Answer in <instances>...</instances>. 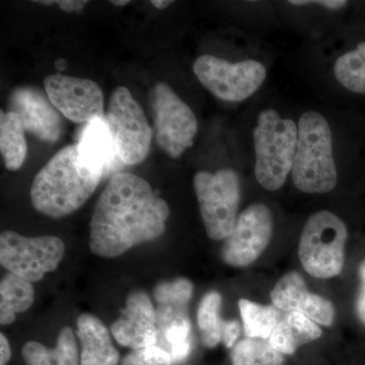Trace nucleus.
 Returning <instances> with one entry per match:
<instances>
[{
    "label": "nucleus",
    "mask_w": 365,
    "mask_h": 365,
    "mask_svg": "<svg viewBox=\"0 0 365 365\" xmlns=\"http://www.w3.org/2000/svg\"><path fill=\"white\" fill-rule=\"evenodd\" d=\"M170 207L143 178L113 175L98 197L90 223L91 253L116 258L165 232Z\"/></svg>",
    "instance_id": "f257e3e1"
},
{
    "label": "nucleus",
    "mask_w": 365,
    "mask_h": 365,
    "mask_svg": "<svg viewBox=\"0 0 365 365\" xmlns=\"http://www.w3.org/2000/svg\"><path fill=\"white\" fill-rule=\"evenodd\" d=\"M103 178L79 163L76 144L66 146L36 175L31 188L34 208L49 217H66L91 198Z\"/></svg>",
    "instance_id": "f03ea898"
},
{
    "label": "nucleus",
    "mask_w": 365,
    "mask_h": 365,
    "mask_svg": "<svg viewBox=\"0 0 365 365\" xmlns=\"http://www.w3.org/2000/svg\"><path fill=\"white\" fill-rule=\"evenodd\" d=\"M299 139L292 167V181L299 191L325 194L338 182L337 167L333 155L330 124L316 111L304 112L299 118Z\"/></svg>",
    "instance_id": "7ed1b4c3"
},
{
    "label": "nucleus",
    "mask_w": 365,
    "mask_h": 365,
    "mask_svg": "<svg viewBox=\"0 0 365 365\" xmlns=\"http://www.w3.org/2000/svg\"><path fill=\"white\" fill-rule=\"evenodd\" d=\"M255 177L268 191L283 187L294 167L299 128L294 120L266 109L259 114L253 132Z\"/></svg>",
    "instance_id": "20e7f679"
},
{
    "label": "nucleus",
    "mask_w": 365,
    "mask_h": 365,
    "mask_svg": "<svg viewBox=\"0 0 365 365\" xmlns=\"http://www.w3.org/2000/svg\"><path fill=\"white\" fill-rule=\"evenodd\" d=\"M348 230L345 222L328 210L309 216L300 235L299 257L302 267L316 278L335 277L342 271Z\"/></svg>",
    "instance_id": "39448f33"
},
{
    "label": "nucleus",
    "mask_w": 365,
    "mask_h": 365,
    "mask_svg": "<svg viewBox=\"0 0 365 365\" xmlns=\"http://www.w3.org/2000/svg\"><path fill=\"white\" fill-rule=\"evenodd\" d=\"M194 189L206 234L215 241L227 239L237 223L241 182L232 169L197 173Z\"/></svg>",
    "instance_id": "423d86ee"
},
{
    "label": "nucleus",
    "mask_w": 365,
    "mask_h": 365,
    "mask_svg": "<svg viewBox=\"0 0 365 365\" xmlns=\"http://www.w3.org/2000/svg\"><path fill=\"white\" fill-rule=\"evenodd\" d=\"M105 121L120 162L127 165L143 162L150 151L153 129L128 88L118 86L113 91Z\"/></svg>",
    "instance_id": "0eeeda50"
},
{
    "label": "nucleus",
    "mask_w": 365,
    "mask_h": 365,
    "mask_svg": "<svg viewBox=\"0 0 365 365\" xmlns=\"http://www.w3.org/2000/svg\"><path fill=\"white\" fill-rule=\"evenodd\" d=\"M64 255L66 245L57 237H26L11 230L0 235L2 267L32 283L56 270Z\"/></svg>",
    "instance_id": "6e6552de"
},
{
    "label": "nucleus",
    "mask_w": 365,
    "mask_h": 365,
    "mask_svg": "<svg viewBox=\"0 0 365 365\" xmlns=\"http://www.w3.org/2000/svg\"><path fill=\"white\" fill-rule=\"evenodd\" d=\"M194 73L212 95L225 102H242L265 81L266 67L257 60L230 62L213 55H201L193 64Z\"/></svg>",
    "instance_id": "1a4fd4ad"
},
{
    "label": "nucleus",
    "mask_w": 365,
    "mask_h": 365,
    "mask_svg": "<svg viewBox=\"0 0 365 365\" xmlns=\"http://www.w3.org/2000/svg\"><path fill=\"white\" fill-rule=\"evenodd\" d=\"M157 143L172 158L194 144L198 122L194 112L167 83H158L151 95Z\"/></svg>",
    "instance_id": "9d476101"
},
{
    "label": "nucleus",
    "mask_w": 365,
    "mask_h": 365,
    "mask_svg": "<svg viewBox=\"0 0 365 365\" xmlns=\"http://www.w3.org/2000/svg\"><path fill=\"white\" fill-rule=\"evenodd\" d=\"M273 234V217L265 204H252L237 217L222 250V259L232 267H247L263 254Z\"/></svg>",
    "instance_id": "9b49d317"
},
{
    "label": "nucleus",
    "mask_w": 365,
    "mask_h": 365,
    "mask_svg": "<svg viewBox=\"0 0 365 365\" xmlns=\"http://www.w3.org/2000/svg\"><path fill=\"white\" fill-rule=\"evenodd\" d=\"M46 93L53 106L74 123H90L105 119L104 93L95 81L64 74L44 79Z\"/></svg>",
    "instance_id": "f8f14e48"
},
{
    "label": "nucleus",
    "mask_w": 365,
    "mask_h": 365,
    "mask_svg": "<svg viewBox=\"0 0 365 365\" xmlns=\"http://www.w3.org/2000/svg\"><path fill=\"white\" fill-rule=\"evenodd\" d=\"M111 333L120 345L133 350L157 346V312L150 295L143 290L131 292L121 316L112 324Z\"/></svg>",
    "instance_id": "ddd939ff"
},
{
    "label": "nucleus",
    "mask_w": 365,
    "mask_h": 365,
    "mask_svg": "<svg viewBox=\"0 0 365 365\" xmlns=\"http://www.w3.org/2000/svg\"><path fill=\"white\" fill-rule=\"evenodd\" d=\"M9 111L16 113L25 130L45 143H54L63 134V120L47 93L32 86H21L11 93Z\"/></svg>",
    "instance_id": "4468645a"
},
{
    "label": "nucleus",
    "mask_w": 365,
    "mask_h": 365,
    "mask_svg": "<svg viewBox=\"0 0 365 365\" xmlns=\"http://www.w3.org/2000/svg\"><path fill=\"white\" fill-rule=\"evenodd\" d=\"M76 150L79 163L103 177L114 169L119 160L105 119H96L86 125L76 143Z\"/></svg>",
    "instance_id": "2eb2a0df"
},
{
    "label": "nucleus",
    "mask_w": 365,
    "mask_h": 365,
    "mask_svg": "<svg viewBox=\"0 0 365 365\" xmlns=\"http://www.w3.org/2000/svg\"><path fill=\"white\" fill-rule=\"evenodd\" d=\"M78 337L81 342V365H117L120 354L105 324L91 314L78 317Z\"/></svg>",
    "instance_id": "dca6fc26"
},
{
    "label": "nucleus",
    "mask_w": 365,
    "mask_h": 365,
    "mask_svg": "<svg viewBox=\"0 0 365 365\" xmlns=\"http://www.w3.org/2000/svg\"><path fill=\"white\" fill-rule=\"evenodd\" d=\"M193 295V284L187 278L163 281L153 288V299L157 302L158 334L180 322L188 321V304Z\"/></svg>",
    "instance_id": "f3484780"
},
{
    "label": "nucleus",
    "mask_w": 365,
    "mask_h": 365,
    "mask_svg": "<svg viewBox=\"0 0 365 365\" xmlns=\"http://www.w3.org/2000/svg\"><path fill=\"white\" fill-rule=\"evenodd\" d=\"M321 328L299 312L288 313L280 319L268 341L274 349L283 355L294 354L300 346L318 340Z\"/></svg>",
    "instance_id": "a211bd4d"
},
{
    "label": "nucleus",
    "mask_w": 365,
    "mask_h": 365,
    "mask_svg": "<svg viewBox=\"0 0 365 365\" xmlns=\"http://www.w3.org/2000/svg\"><path fill=\"white\" fill-rule=\"evenodd\" d=\"M21 356L26 365H81L76 335L71 327H64L60 331L53 349L36 341H29L23 346Z\"/></svg>",
    "instance_id": "6ab92c4d"
},
{
    "label": "nucleus",
    "mask_w": 365,
    "mask_h": 365,
    "mask_svg": "<svg viewBox=\"0 0 365 365\" xmlns=\"http://www.w3.org/2000/svg\"><path fill=\"white\" fill-rule=\"evenodd\" d=\"M35 300L32 282L7 273L0 282V324L11 325L16 314L28 311Z\"/></svg>",
    "instance_id": "aec40b11"
},
{
    "label": "nucleus",
    "mask_w": 365,
    "mask_h": 365,
    "mask_svg": "<svg viewBox=\"0 0 365 365\" xmlns=\"http://www.w3.org/2000/svg\"><path fill=\"white\" fill-rule=\"evenodd\" d=\"M0 151L6 169L14 172L25 162L28 144L25 127L16 113L0 112Z\"/></svg>",
    "instance_id": "412c9836"
},
{
    "label": "nucleus",
    "mask_w": 365,
    "mask_h": 365,
    "mask_svg": "<svg viewBox=\"0 0 365 365\" xmlns=\"http://www.w3.org/2000/svg\"><path fill=\"white\" fill-rule=\"evenodd\" d=\"M245 336L268 340L280 321V309L274 306H262L246 299L239 300Z\"/></svg>",
    "instance_id": "4be33fe9"
},
{
    "label": "nucleus",
    "mask_w": 365,
    "mask_h": 365,
    "mask_svg": "<svg viewBox=\"0 0 365 365\" xmlns=\"http://www.w3.org/2000/svg\"><path fill=\"white\" fill-rule=\"evenodd\" d=\"M311 294L304 277L299 272L292 271L278 280L270 297L273 306L280 311L302 313V307Z\"/></svg>",
    "instance_id": "5701e85b"
},
{
    "label": "nucleus",
    "mask_w": 365,
    "mask_h": 365,
    "mask_svg": "<svg viewBox=\"0 0 365 365\" xmlns=\"http://www.w3.org/2000/svg\"><path fill=\"white\" fill-rule=\"evenodd\" d=\"M334 76L346 90L365 95V42L341 55L334 64Z\"/></svg>",
    "instance_id": "b1692460"
},
{
    "label": "nucleus",
    "mask_w": 365,
    "mask_h": 365,
    "mask_svg": "<svg viewBox=\"0 0 365 365\" xmlns=\"http://www.w3.org/2000/svg\"><path fill=\"white\" fill-rule=\"evenodd\" d=\"M222 294L210 292L204 295L197 312V323L200 330L201 340L207 348H215L222 342L223 319L220 317Z\"/></svg>",
    "instance_id": "393cba45"
},
{
    "label": "nucleus",
    "mask_w": 365,
    "mask_h": 365,
    "mask_svg": "<svg viewBox=\"0 0 365 365\" xmlns=\"http://www.w3.org/2000/svg\"><path fill=\"white\" fill-rule=\"evenodd\" d=\"M232 365H283L284 356L268 340L244 338L230 353Z\"/></svg>",
    "instance_id": "a878e982"
},
{
    "label": "nucleus",
    "mask_w": 365,
    "mask_h": 365,
    "mask_svg": "<svg viewBox=\"0 0 365 365\" xmlns=\"http://www.w3.org/2000/svg\"><path fill=\"white\" fill-rule=\"evenodd\" d=\"M302 314L319 325L330 327L335 317V309L330 300L316 294H309Z\"/></svg>",
    "instance_id": "bb28decb"
},
{
    "label": "nucleus",
    "mask_w": 365,
    "mask_h": 365,
    "mask_svg": "<svg viewBox=\"0 0 365 365\" xmlns=\"http://www.w3.org/2000/svg\"><path fill=\"white\" fill-rule=\"evenodd\" d=\"M121 365H173L169 353L158 346L133 350L122 360Z\"/></svg>",
    "instance_id": "cd10ccee"
},
{
    "label": "nucleus",
    "mask_w": 365,
    "mask_h": 365,
    "mask_svg": "<svg viewBox=\"0 0 365 365\" xmlns=\"http://www.w3.org/2000/svg\"><path fill=\"white\" fill-rule=\"evenodd\" d=\"M240 335H241V324L237 319L232 321H225L223 319L222 327V342L227 346V348H234L239 341Z\"/></svg>",
    "instance_id": "c85d7f7f"
},
{
    "label": "nucleus",
    "mask_w": 365,
    "mask_h": 365,
    "mask_svg": "<svg viewBox=\"0 0 365 365\" xmlns=\"http://www.w3.org/2000/svg\"><path fill=\"white\" fill-rule=\"evenodd\" d=\"M289 4L292 6H319L326 7L329 9H343L347 6L348 2L345 0H319V1H309V0H292L289 1Z\"/></svg>",
    "instance_id": "c756f323"
},
{
    "label": "nucleus",
    "mask_w": 365,
    "mask_h": 365,
    "mask_svg": "<svg viewBox=\"0 0 365 365\" xmlns=\"http://www.w3.org/2000/svg\"><path fill=\"white\" fill-rule=\"evenodd\" d=\"M55 4H58L60 9L62 11H66V13H73V11H81L88 4V1L86 0H58L55 1Z\"/></svg>",
    "instance_id": "7c9ffc66"
},
{
    "label": "nucleus",
    "mask_w": 365,
    "mask_h": 365,
    "mask_svg": "<svg viewBox=\"0 0 365 365\" xmlns=\"http://www.w3.org/2000/svg\"><path fill=\"white\" fill-rule=\"evenodd\" d=\"M11 359V349L4 334H0V365H6Z\"/></svg>",
    "instance_id": "2f4dec72"
},
{
    "label": "nucleus",
    "mask_w": 365,
    "mask_h": 365,
    "mask_svg": "<svg viewBox=\"0 0 365 365\" xmlns=\"http://www.w3.org/2000/svg\"><path fill=\"white\" fill-rule=\"evenodd\" d=\"M356 312L360 322L365 326V283H361L359 297H357Z\"/></svg>",
    "instance_id": "473e14b6"
},
{
    "label": "nucleus",
    "mask_w": 365,
    "mask_h": 365,
    "mask_svg": "<svg viewBox=\"0 0 365 365\" xmlns=\"http://www.w3.org/2000/svg\"><path fill=\"white\" fill-rule=\"evenodd\" d=\"M172 4H174V1H167V0H153V1H151V4L158 9H167V7H169Z\"/></svg>",
    "instance_id": "72a5a7b5"
},
{
    "label": "nucleus",
    "mask_w": 365,
    "mask_h": 365,
    "mask_svg": "<svg viewBox=\"0 0 365 365\" xmlns=\"http://www.w3.org/2000/svg\"><path fill=\"white\" fill-rule=\"evenodd\" d=\"M359 275L360 278H361V283H365V260L360 265Z\"/></svg>",
    "instance_id": "f704fd0d"
},
{
    "label": "nucleus",
    "mask_w": 365,
    "mask_h": 365,
    "mask_svg": "<svg viewBox=\"0 0 365 365\" xmlns=\"http://www.w3.org/2000/svg\"><path fill=\"white\" fill-rule=\"evenodd\" d=\"M129 2L130 1H128V0H116V1H115V0H112L111 4H115V6H127V4H128Z\"/></svg>",
    "instance_id": "c9c22d12"
}]
</instances>
